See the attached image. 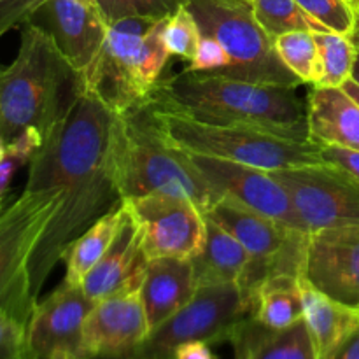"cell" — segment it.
Here are the masks:
<instances>
[{"label":"cell","mask_w":359,"mask_h":359,"mask_svg":"<svg viewBox=\"0 0 359 359\" xmlns=\"http://www.w3.org/2000/svg\"><path fill=\"white\" fill-rule=\"evenodd\" d=\"M252 312L255 304L237 283L198 287L177 314L151 330L135 349L116 359H175V351L193 340L210 346L230 344L241 323Z\"/></svg>","instance_id":"10"},{"label":"cell","mask_w":359,"mask_h":359,"mask_svg":"<svg viewBox=\"0 0 359 359\" xmlns=\"http://www.w3.org/2000/svg\"><path fill=\"white\" fill-rule=\"evenodd\" d=\"M175 359H219L210 349L209 342L203 340H193V342H186L175 351Z\"/></svg>","instance_id":"36"},{"label":"cell","mask_w":359,"mask_h":359,"mask_svg":"<svg viewBox=\"0 0 359 359\" xmlns=\"http://www.w3.org/2000/svg\"><path fill=\"white\" fill-rule=\"evenodd\" d=\"M60 205L58 191L25 189L0 212V311L23 326L37 305L30 280L32 255Z\"/></svg>","instance_id":"9"},{"label":"cell","mask_w":359,"mask_h":359,"mask_svg":"<svg viewBox=\"0 0 359 359\" xmlns=\"http://www.w3.org/2000/svg\"><path fill=\"white\" fill-rule=\"evenodd\" d=\"M25 333L27 326L0 311V359H23L27 356Z\"/></svg>","instance_id":"33"},{"label":"cell","mask_w":359,"mask_h":359,"mask_svg":"<svg viewBox=\"0 0 359 359\" xmlns=\"http://www.w3.org/2000/svg\"><path fill=\"white\" fill-rule=\"evenodd\" d=\"M307 104L311 142L359 151V104L356 100L342 88H314Z\"/></svg>","instance_id":"20"},{"label":"cell","mask_w":359,"mask_h":359,"mask_svg":"<svg viewBox=\"0 0 359 359\" xmlns=\"http://www.w3.org/2000/svg\"><path fill=\"white\" fill-rule=\"evenodd\" d=\"M304 279L333 300L359 309V224L309 233Z\"/></svg>","instance_id":"15"},{"label":"cell","mask_w":359,"mask_h":359,"mask_svg":"<svg viewBox=\"0 0 359 359\" xmlns=\"http://www.w3.org/2000/svg\"><path fill=\"white\" fill-rule=\"evenodd\" d=\"M325 359H359V326Z\"/></svg>","instance_id":"37"},{"label":"cell","mask_w":359,"mask_h":359,"mask_svg":"<svg viewBox=\"0 0 359 359\" xmlns=\"http://www.w3.org/2000/svg\"><path fill=\"white\" fill-rule=\"evenodd\" d=\"M200 34L212 37L230 56L223 76L251 83L298 86L300 79L287 69L273 39L259 27L249 4L238 0H184Z\"/></svg>","instance_id":"7"},{"label":"cell","mask_w":359,"mask_h":359,"mask_svg":"<svg viewBox=\"0 0 359 359\" xmlns=\"http://www.w3.org/2000/svg\"><path fill=\"white\" fill-rule=\"evenodd\" d=\"M349 39H351V42L354 44V48L359 51V9L356 11V25H354V30H353V34L349 35Z\"/></svg>","instance_id":"41"},{"label":"cell","mask_w":359,"mask_h":359,"mask_svg":"<svg viewBox=\"0 0 359 359\" xmlns=\"http://www.w3.org/2000/svg\"><path fill=\"white\" fill-rule=\"evenodd\" d=\"M248 252L241 242L223 226L205 217V242L191 259L196 287L237 283L248 265Z\"/></svg>","instance_id":"23"},{"label":"cell","mask_w":359,"mask_h":359,"mask_svg":"<svg viewBox=\"0 0 359 359\" xmlns=\"http://www.w3.org/2000/svg\"><path fill=\"white\" fill-rule=\"evenodd\" d=\"M149 100L188 118L269 132L291 140H311L309 104L297 86L251 83L214 72L182 70L158 81Z\"/></svg>","instance_id":"2"},{"label":"cell","mask_w":359,"mask_h":359,"mask_svg":"<svg viewBox=\"0 0 359 359\" xmlns=\"http://www.w3.org/2000/svg\"><path fill=\"white\" fill-rule=\"evenodd\" d=\"M23 359H77V358L72 356V354H67V353H53V354H49V356H44V358H32L27 351V356H25Z\"/></svg>","instance_id":"40"},{"label":"cell","mask_w":359,"mask_h":359,"mask_svg":"<svg viewBox=\"0 0 359 359\" xmlns=\"http://www.w3.org/2000/svg\"><path fill=\"white\" fill-rule=\"evenodd\" d=\"M20 167L21 165L16 160H13V158H6L4 161H0V212H2L4 198H6L7 191H9L14 174H16Z\"/></svg>","instance_id":"38"},{"label":"cell","mask_w":359,"mask_h":359,"mask_svg":"<svg viewBox=\"0 0 359 359\" xmlns=\"http://www.w3.org/2000/svg\"><path fill=\"white\" fill-rule=\"evenodd\" d=\"M83 88L53 39L32 21L21 27L18 55L0 69V139L11 142L25 128L48 137Z\"/></svg>","instance_id":"3"},{"label":"cell","mask_w":359,"mask_h":359,"mask_svg":"<svg viewBox=\"0 0 359 359\" xmlns=\"http://www.w3.org/2000/svg\"><path fill=\"white\" fill-rule=\"evenodd\" d=\"M46 0H0V37L32 20Z\"/></svg>","instance_id":"34"},{"label":"cell","mask_w":359,"mask_h":359,"mask_svg":"<svg viewBox=\"0 0 359 359\" xmlns=\"http://www.w3.org/2000/svg\"><path fill=\"white\" fill-rule=\"evenodd\" d=\"M196 290L191 259H149L140 286L149 332L177 314L195 297Z\"/></svg>","instance_id":"19"},{"label":"cell","mask_w":359,"mask_h":359,"mask_svg":"<svg viewBox=\"0 0 359 359\" xmlns=\"http://www.w3.org/2000/svg\"><path fill=\"white\" fill-rule=\"evenodd\" d=\"M251 9L259 27L273 41L290 32H326L321 25L316 23L302 11L297 0H255Z\"/></svg>","instance_id":"27"},{"label":"cell","mask_w":359,"mask_h":359,"mask_svg":"<svg viewBox=\"0 0 359 359\" xmlns=\"http://www.w3.org/2000/svg\"><path fill=\"white\" fill-rule=\"evenodd\" d=\"M135 223L147 262L156 258L193 259L205 242V216L188 198L151 193L123 200Z\"/></svg>","instance_id":"11"},{"label":"cell","mask_w":359,"mask_h":359,"mask_svg":"<svg viewBox=\"0 0 359 359\" xmlns=\"http://www.w3.org/2000/svg\"><path fill=\"white\" fill-rule=\"evenodd\" d=\"M30 21L53 39L67 63L81 76L93 65L107 34L100 11L79 0H46Z\"/></svg>","instance_id":"17"},{"label":"cell","mask_w":359,"mask_h":359,"mask_svg":"<svg viewBox=\"0 0 359 359\" xmlns=\"http://www.w3.org/2000/svg\"><path fill=\"white\" fill-rule=\"evenodd\" d=\"M114 130V112L83 84L28 163L25 189L62 195V205L30 259L32 291L37 298L70 244L100 217L121 207Z\"/></svg>","instance_id":"1"},{"label":"cell","mask_w":359,"mask_h":359,"mask_svg":"<svg viewBox=\"0 0 359 359\" xmlns=\"http://www.w3.org/2000/svg\"><path fill=\"white\" fill-rule=\"evenodd\" d=\"M146 266L147 258L142 251L140 233L125 210L121 230L104 258L84 277L81 287L84 294L97 304L119 291L140 290Z\"/></svg>","instance_id":"18"},{"label":"cell","mask_w":359,"mask_h":359,"mask_svg":"<svg viewBox=\"0 0 359 359\" xmlns=\"http://www.w3.org/2000/svg\"><path fill=\"white\" fill-rule=\"evenodd\" d=\"M273 42L283 63L300 79V83H311L316 86L321 67L314 34L307 30L290 32L277 37Z\"/></svg>","instance_id":"28"},{"label":"cell","mask_w":359,"mask_h":359,"mask_svg":"<svg viewBox=\"0 0 359 359\" xmlns=\"http://www.w3.org/2000/svg\"><path fill=\"white\" fill-rule=\"evenodd\" d=\"M165 20L125 18L109 25L93 65L81 76L84 88L114 114L147 104L163 76L170 56L163 44Z\"/></svg>","instance_id":"5"},{"label":"cell","mask_w":359,"mask_h":359,"mask_svg":"<svg viewBox=\"0 0 359 359\" xmlns=\"http://www.w3.org/2000/svg\"><path fill=\"white\" fill-rule=\"evenodd\" d=\"M319 53V81L314 88H342L353 76L358 49L349 37L333 32H314Z\"/></svg>","instance_id":"26"},{"label":"cell","mask_w":359,"mask_h":359,"mask_svg":"<svg viewBox=\"0 0 359 359\" xmlns=\"http://www.w3.org/2000/svg\"><path fill=\"white\" fill-rule=\"evenodd\" d=\"M95 302L84 294L83 287L63 280L49 297L37 302L25 333V346L32 358H44L53 353L83 354V326Z\"/></svg>","instance_id":"14"},{"label":"cell","mask_w":359,"mask_h":359,"mask_svg":"<svg viewBox=\"0 0 359 359\" xmlns=\"http://www.w3.org/2000/svg\"><path fill=\"white\" fill-rule=\"evenodd\" d=\"M321 158L326 165L339 168L359 182V151L340 146H321Z\"/></svg>","instance_id":"35"},{"label":"cell","mask_w":359,"mask_h":359,"mask_svg":"<svg viewBox=\"0 0 359 359\" xmlns=\"http://www.w3.org/2000/svg\"><path fill=\"white\" fill-rule=\"evenodd\" d=\"M149 335L140 290L119 291L98 300L83 326L86 359H116L135 349Z\"/></svg>","instance_id":"16"},{"label":"cell","mask_w":359,"mask_h":359,"mask_svg":"<svg viewBox=\"0 0 359 359\" xmlns=\"http://www.w3.org/2000/svg\"><path fill=\"white\" fill-rule=\"evenodd\" d=\"M304 321L314 339L319 359L332 354L359 326V309L333 300L300 277Z\"/></svg>","instance_id":"22"},{"label":"cell","mask_w":359,"mask_h":359,"mask_svg":"<svg viewBox=\"0 0 359 359\" xmlns=\"http://www.w3.org/2000/svg\"><path fill=\"white\" fill-rule=\"evenodd\" d=\"M79 2L86 4V6H90V7H97V0H79ZM97 9H98V7H97Z\"/></svg>","instance_id":"44"},{"label":"cell","mask_w":359,"mask_h":359,"mask_svg":"<svg viewBox=\"0 0 359 359\" xmlns=\"http://www.w3.org/2000/svg\"><path fill=\"white\" fill-rule=\"evenodd\" d=\"M184 0H97L102 20L112 25L125 18H151L165 20L172 16Z\"/></svg>","instance_id":"29"},{"label":"cell","mask_w":359,"mask_h":359,"mask_svg":"<svg viewBox=\"0 0 359 359\" xmlns=\"http://www.w3.org/2000/svg\"><path fill=\"white\" fill-rule=\"evenodd\" d=\"M252 318L269 330H284L304 319L300 277L276 276L255 293Z\"/></svg>","instance_id":"25"},{"label":"cell","mask_w":359,"mask_h":359,"mask_svg":"<svg viewBox=\"0 0 359 359\" xmlns=\"http://www.w3.org/2000/svg\"><path fill=\"white\" fill-rule=\"evenodd\" d=\"M230 344L235 359H319L304 319L290 328L269 330L251 316L241 323Z\"/></svg>","instance_id":"21"},{"label":"cell","mask_w":359,"mask_h":359,"mask_svg":"<svg viewBox=\"0 0 359 359\" xmlns=\"http://www.w3.org/2000/svg\"><path fill=\"white\" fill-rule=\"evenodd\" d=\"M238 2H244V4H249V6H251V4L255 2V0H238Z\"/></svg>","instance_id":"45"},{"label":"cell","mask_w":359,"mask_h":359,"mask_svg":"<svg viewBox=\"0 0 359 359\" xmlns=\"http://www.w3.org/2000/svg\"><path fill=\"white\" fill-rule=\"evenodd\" d=\"M346 2L349 4V6L353 7L354 11H358V9H359V0H346Z\"/></svg>","instance_id":"43"},{"label":"cell","mask_w":359,"mask_h":359,"mask_svg":"<svg viewBox=\"0 0 359 359\" xmlns=\"http://www.w3.org/2000/svg\"><path fill=\"white\" fill-rule=\"evenodd\" d=\"M186 153V151H184ZM217 198L226 196L279 223L305 231L284 186L270 172L205 154L186 153ZM307 233V231H305Z\"/></svg>","instance_id":"13"},{"label":"cell","mask_w":359,"mask_h":359,"mask_svg":"<svg viewBox=\"0 0 359 359\" xmlns=\"http://www.w3.org/2000/svg\"><path fill=\"white\" fill-rule=\"evenodd\" d=\"M228 65H230V56L224 51L223 46L216 39L202 35L188 70L191 72H221Z\"/></svg>","instance_id":"32"},{"label":"cell","mask_w":359,"mask_h":359,"mask_svg":"<svg viewBox=\"0 0 359 359\" xmlns=\"http://www.w3.org/2000/svg\"><path fill=\"white\" fill-rule=\"evenodd\" d=\"M342 90L346 91V93L349 95V97L353 98V100H356L358 104H359V86H358L356 83H354L353 79L347 81V83L342 86Z\"/></svg>","instance_id":"39"},{"label":"cell","mask_w":359,"mask_h":359,"mask_svg":"<svg viewBox=\"0 0 359 359\" xmlns=\"http://www.w3.org/2000/svg\"><path fill=\"white\" fill-rule=\"evenodd\" d=\"M146 109L161 137L186 153L251 165L266 172L325 163L321 146L311 140L302 142L245 126L203 123L153 100H147Z\"/></svg>","instance_id":"6"},{"label":"cell","mask_w":359,"mask_h":359,"mask_svg":"<svg viewBox=\"0 0 359 359\" xmlns=\"http://www.w3.org/2000/svg\"><path fill=\"white\" fill-rule=\"evenodd\" d=\"M270 174L284 186L307 233L359 224V182L330 165Z\"/></svg>","instance_id":"12"},{"label":"cell","mask_w":359,"mask_h":359,"mask_svg":"<svg viewBox=\"0 0 359 359\" xmlns=\"http://www.w3.org/2000/svg\"><path fill=\"white\" fill-rule=\"evenodd\" d=\"M230 231L249 259L237 284L255 304V293L276 276L304 277L309 233L279 223L235 200L221 196L203 214Z\"/></svg>","instance_id":"8"},{"label":"cell","mask_w":359,"mask_h":359,"mask_svg":"<svg viewBox=\"0 0 359 359\" xmlns=\"http://www.w3.org/2000/svg\"><path fill=\"white\" fill-rule=\"evenodd\" d=\"M305 14L326 32L349 37L356 25V11L346 0H297Z\"/></svg>","instance_id":"31"},{"label":"cell","mask_w":359,"mask_h":359,"mask_svg":"<svg viewBox=\"0 0 359 359\" xmlns=\"http://www.w3.org/2000/svg\"><path fill=\"white\" fill-rule=\"evenodd\" d=\"M114 168L123 200L163 193L191 200L203 214L217 200L188 154L161 137L146 104L116 114Z\"/></svg>","instance_id":"4"},{"label":"cell","mask_w":359,"mask_h":359,"mask_svg":"<svg viewBox=\"0 0 359 359\" xmlns=\"http://www.w3.org/2000/svg\"><path fill=\"white\" fill-rule=\"evenodd\" d=\"M123 221H125V209L121 203V207L100 217L93 226L88 228L79 238L70 244L63 256L67 265L65 279H63L65 283L81 286L88 272L104 258L107 249L111 248L116 235L121 230Z\"/></svg>","instance_id":"24"},{"label":"cell","mask_w":359,"mask_h":359,"mask_svg":"<svg viewBox=\"0 0 359 359\" xmlns=\"http://www.w3.org/2000/svg\"><path fill=\"white\" fill-rule=\"evenodd\" d=\"M351 79H353L359 86V51L356 55V62H354V69H353V76H351Z\"/></svg>","instance_id":"42"},{"label":"cell","mask_w":359,"mask_h":359,"mask_svg":"<svg viewBox=\"0 0 359 359\" xmlns=\"http://www.w3.org/2000/svg\"><path fill=\"white\" fill-rule=\"evenodd\" d=\"M202 39L200 28L196 25L193 14L186 9L184 2L172 16L165 20L163 27V44L168 55L191 62L195 56L198 42Z\"/></svg>","instance_id":"30"}]
</instances>
